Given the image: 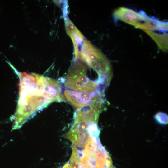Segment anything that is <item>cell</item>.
I'll return each mask as SVG.
<instances>
[{"label": "cell", "mask_w": 168, "mask_h": 168, "mask_svg": "<svg viewBox=\"0 0 168 168\" xmlns=\"http://www.w3.org/2000/svg\"><path fill=\"white\" fill-rule=\"evenodd\" d=\"M113 15L116 20L132 25L137 28L143 22L147 15L143 11L138 12L130 9L120 7L114 10Z\"/></svg>", "instance_id": "obj_6"}, {"label": "cell", "mask_w": 168, "mask_h": 168, "mask_svg": "<svg viewBox=\"0 0 168 168\" xmlns=\"http://www.w3.org/2000/svg\"><path fill=\"white\" fill-rule=\"evenodd\" d=\"M62 168H71V167L70 163L68 162Z\"/></svg>", "instance_id": "obj_10"}, {"label": "cell", "mask_w": 168, "mask_h": 168, "mask_svg": "<svg viewBox=\"0 0 168 168\" xmlns=\"http://www.w3.org/2000/svg\"><path fill=\"white\" fill-rule=\"evenodd\" d=\"M80 152V163L79 168H96L95 162Z\"/></svg>", "instance_id": "obj_9"}, {"label": "cell", "mask_w": 168, "mask_h": 168, "mask_svg": "<svg viewBox=\"0 0 168 168\" xmlns=\"http://www.w3.org/2000/svg\"><path fill=\"white\" fill-rule=\"evenodd\" d=\"M35 75L19 74L20 93L13 117V130L21 128L40 109L53 102L60 100V87L57 80Z\"/></svg>", "instance_id": "obj_1"}, {"label": "cell", "mask_w": 168, "mask_h": 168, "mask_svg": "<svg viewBox=\"0 0 168 168\" xmlns=\"http://www.w3.org/2000/svg\"><path fill=\"white\" fill-rule=\"evenodd\" d=\"M80 49L77 60L79 59L96 72L98 75L97 82L99 84H108L112 78V71L108 59L99 50L86 39H84Z\"/></svg>", "instance_id": "obj_3"}, {"label": "cell", "mask_w": 168, "mask_h": 168, "mask_svg": "<svg viewBox=\"0 0 168 168\" xmlns=\"http://www.w3.org/2000/svg\"><path fill=\"white\" fill-rule=\"evenodd\" d=\"M87 68L78 61H75L61 82L69 90L87 93L100 92L99 84L90 79L87 74Z\"/></svg>", "instance_id": "obj_4"}, {"label": "cell", "mask_w": 168, "mask_h": 168, "mask_svg": "<svg viewBox=\"0 0 168 168\" xmlns=\"http://www.w3.org/2000/svg\"><path fill=\"white\" fill-rule=\"evenodd\" d=\"M102 103L96 102L82 108L77 109L74 114V123L64 137L77 147H84L90 137L89 127L96 123Z\"/></svg>", "instance_id": "obj_2"}, {"label": "cell", "mask_w": 168, "mask_h": 168, "mask_svg": "<svg viewBox=\"0 0 168 168\" xmlns=\"http://www.w3.org/2000/svg\"><path fill=\"white\" fill-rule=\"evenodd\" d=\"M100 92L87 93L74 91L68 89L64 91V98L77 109L89 106L102 100Z\"/></svg>", "instance_id": "obj_5"}, {"label": "cell", "mask_w": 168, "mask_h": 168, "mask_svg": "<svg viewBox=\"0 0 168 168\" xmlns=\"http://www.w3.org/2000/svg\"><path fill=\"white\" fill-rule=\"evenodd\" d=\"M65 29L67 34L72 40L74 48V60L77 59L78 53L84 40L83 35L67 17L64 18Z\"/></svg>", "instance_id": "obj_7"}, {"label": "cell", "mask_w": 168, "mask_h": 168, "mask_svg": "<svg viewBox=\"0 0 168 168\" xmlns=\"http://www.w3.org/2000/svg\"><path fill=\"white\" fill-rule=\"evenodd\" d=\"M154 41L159 48L163 51H166L168 49V34L161 31L152 32L146 31Z\"/></svg>", "instance_id": "obj_8"}]
</instances>
